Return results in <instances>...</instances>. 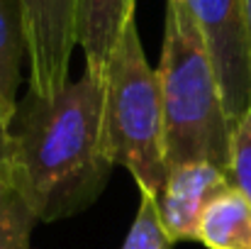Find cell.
Masks as SVG:
<instances>
[{
    "instance_id": "6da1fadb",
    "label": "cell",
    "mask_w": 251,
    "mask_h": 249,
    "mask_svg": "<svg viewBox=\"0 0 251 249\" xmlns=\"http://www.w3.org/2000/svg\"><path fill=\"white\" fill-rule=\"evenodd\" d=\"M102 81L85 74L54 95L27 88L12 117L15 191L37 220L54 222L93 205L112 162L100 142Z\"/></svg>"
},
{
    "instance_id": "7a4b0ae2",
    "label": "cell",
    "mask_w": 251,
    "mask_h": 249,
    "mask_svg": "<svg viewBox=\"0 0 251 249\" xmlns=\"http://www.w3.org/2000/svg\"><path fill=\"white\" fill-rule=\"evenodd\" d=\"M156 76L168 168L207 162L227 171L234 125L227 117L210 52L185 0H166Z\"/></svg>"
},
{
    "instance_id": "3957f363",
    "label": "cell",
    "mask_w": 251,
    "mask_h": 249,
    "mask_svg": "<svg viewBox=\"0 0 251 249\" xmlns=\"http://www.w3.org/2000/svg\"><path fill=\"white\" fill-rule=\"evenodd\" d=\"M100 142L112 166H125L154 200L168 178L159 76L149 66L137 20L127 25L102 74Z\"/></svg>"
},
{
    "instance_id": "277c9868",
    "label": "cell",
    "mask_w": 251,
    "mask_h": 249,
    "mask_svg": "<svg viewBox=\"0 0 251 249\" xmlns=\"http://www.w3.org/2000/svg\"><path fill=\"white\" fill-rule=\"evenodd\" d=\"M210 52L232 125L251 108V29L247 0H185Z\"/></svg>"
},
{
    "instance_id": "5b68a950",
    "label": "cell",
    "mask_w": 251,
    "mask_h": 249,
    "mask_svg": "<svg viewBox=\"0 0 251 249\" xmlns=\"http://www.w3.org/2000/svg\"><path fill=\"white\" fill-rule=\"evenodd\" d=\"M22 12L29 90L54 98L69 85V64L78 47V0H17Z\"/></svg>"
},
{
    "instance_id": "8992f818",
    "label": "cell",
    "mask_w": 251,
    "mask_h": 249,
    "mask_svg": "<svg viewBox=\"0 0 251 249\" xmlns=\"http://www.w3.org/2000/svg\"><path fill=\"white\" fill-rule=\"evenodd\" d=\"M232 188L227 171L207 162H193L168 168L166 186L156 198L161 227L171 242L198 240V225L205 208Z\"/></svg>"
},
{
    "instance_id": "52a82bcc",
    "label": "cell",
    "mask_w": 251,
    "mask_h": 249,
    "mask_svg": "<svg viewBox=\"0 0 251 249\" xmlns=\"http://www.w3.org/2000/svg\"><path fill=\"white\" fill-rule=\"evenodd\" d=\"M137 0H78V47L85 56V74L102 81L107 61L134 22Z\"/></svg>"
},
{
    "instance_id": "ba28073f",
    "label": "cell",
    "mask_w": 251,
    "mask_h": 249,
    "mask_svg": "<svg viewBox=\"0 0 251 249\" xmlns=\"http://www.w3.org/2000/svg\"><path fill=\"white\" fill-rule=\"evenodd\" d=\"M198 242L207 249H251V200L234 186L222 191L202 213Z\"/></svg>"
},
{
    "instance_id": "9c48e42d",
    "label": "cell",
    "mask_w": 251,
    "mask_h": 249,
    "mask_svg": "<svg viewBox=\"0 0 251 249\" xmlns=\"http://www.w3.org/2000/svg\"><path fill=\"white\" fill-rule=\"evenodd\" d=\"M27 61V42L17 0H0V115L12 122L17 93L22 85V64Z\"/></svg>"
},
{
    "instance_id": "30bf717a",
    "label": "cell",
    "mask_w": 251,
    "mask_h": 249,
    "mask_svg": "<svg viewBox=\"0 0 251 249\" xmlns=\"http://www.w3.org/2000/svg\"><path fill=\"white\" fill-rule=\"evenodd\" d=\"M37 222L39 220L15 188L0 191V249H29Z\"/></svg>"
},
{
    "instance_id": "8fae6325",
    "label": "cell",
    "mask_w": 251,
    "mask_h": 249,
    "mask_svg": "<svg viewBox=\"0 0 251 249\" xmlns=\"http://www.w3.org/2000/svg\"><path fill=\"white\" fill-rule=\"evenodd\" d=\"M171 245L173 242L166 237L161 220H159L156 200L151 195H142L134 222L127 232L122 249H171Z\"/></svg>"
},
{
    "instance_id": "7c38bea8",
    "label": "cell",
    "mask_w": 251,
    "mask_h": 249,
    "mask_svg": "<svg viewBox=\"0 0 251 249\" xmlns=\"http://www.w3.org/2000/svg\"><path fill=\"white\" fill-rule=\"evenodd\" d=\"M227 176L232 186L251 200V108L242 115V120L232 130Z\"/></svg>"
},
{
    "instance_id": "4fadbf2b",
    "label": "cell",
    "mask_w": 251,
    "mask_h": 249,
    "mask_svg": "<svg viewBox=\"0 0 251 249\" xmlns=\"http://www.w3.org/2000/svg\"><path fill=\"white\" fill-rule=\"evenodd\" d=\"M10 120L0 115V191L15 188V142Z\"/></svg>"
},
{
    "instance_id": "5bb4252c",
    "label": "cell",
    "mask_w": 251,
    "mask_h": 249,
    "mask_svg": "<svg viewBox=\"0 0 251 249\" xmlns=\"http://www.w3.org/2000/svg\"><path fill=\"white\" fill-rule=\"evenodd\" d=\"M247 17H249V29H251V0H247Z\"/></svg>"
}]
</instances>
